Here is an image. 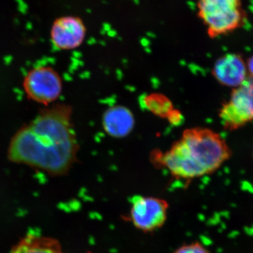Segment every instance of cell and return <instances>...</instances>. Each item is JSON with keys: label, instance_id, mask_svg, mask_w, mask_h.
I'll return each mask as SVG.
<instances>
[{"label": "cell", "instance_id": "obj_1", "mask_svg": "<svg viewBox=\"0 0 253 253\" xmlns=\"http://www.w3.org/2000/svg\"><path fill=\"white\" fill-rule=\"evenodd\" d=\"M79 149L72 106L56 103L42 109L16 131L10 141L7 158L16 164L59 176L68 174L77 162Z\"/></svg>", "mask_w": 253, "mask_h": 253}, {"label": "cell", "instance_id": "obj_2", "mask_svg": "<svg viewBox=\"0 0 253 253\" xmlns=\"http://www.w3.org/2000/svg\"><path fill=\"white\" fill-rule=\"evenodd\" d=\"M232 156L226 139L210 128L194 126L183 131L167 151L151 153V163L176 179L192 180L212 174Z\"/></svg>", "mask_w": 253, "mask_h": 253}, {"label": "cell", "instance_id": "obj_3", "mask_svg": "<svg viewBox=\"0 0 253 253\" xmlns=\"http://www.w3.org/2000/svg\"><path fill=\"white\" fill-rule=\"evenodd\" d=\"M243 0H198V16L211 38L225 36L242 28L246 15Z\"/></svg>", "mask_w": 253, "mask_h": 253}, {"label": "cell", "instance_id": "obj_4", "mask_svg": "<svg viewBox=\"0 0 253 253\" xmlns=\"http://www.w3.org/2000/svg\"><path fill=\"white\" fill-rule=\"evenodd\" d=\"M25 94L31 101L43 106L56 104L63 91L59 73L49 66H38L30 70L23 80Z\"/></svg>", "mask_w": 253, "mask_h": 253}, {"label": "cell", "instance_id": "obj_5", "mask_svg": "<svg viewBox=\"0 0 253 253\" xmlns=\"http://www.w3.org/2000/svg\"><path fill=\"white\" fill-rule=\"evenodd\" d=\"M169 204L156 196H135L131 201L128 219L138 230L153 233L159 230L167 221Z\"/></svg>", "mask_w": 253, "mask_h": 253}, {"label": "cell", "instance_id": "obj_6", "mask_svg": "<svg viewBox=\"0 0 253 253\" xmlns=\"http://www.w3.org/2000/svg\"><path fill=\"white\" fill-rule=\"evenodd\" d=\"M219 118L224 129L237 130L253 121V82L248 80L234 88L230 97L221 106Z\"/></svg>", "mask_w": 253, "mask_h": 253}, {"label": "cell", "instance_id": "obj_7", "mask_svg": "<svg viewBox=\"0 0 253 253\" xmlns=\"http://www.w3.org/2000/svg\"><path fill=\"white\" fill-rule=\"evenodd\" d=\"M86 34V26L81 18L61 16L56 18L51 26L50 40L56 49L70 51L83 44Z\"/></svg>", "mask_w": 253, "mask_h": 253}, {"label": "cell", "instance_id": "obj_8", "mask_svg": "<svg viewBox=\"0 0 253 253\" xmlns=\"http://www.w3.org/2000/svg\"><path fill=\"white\" fill-rule=\"evenodd\" d=\"M213 78L219 84L234 88L242 85L249 79L247 65L237 54H227L216 60L212 69Z\"/></svg>", "mask_w": 253, "mask_h": 253}, {"label": "cell", "instance_id": "obj_9", "mask_svg": "<svg viewBox=\"0 0 253 253\" xmlns=\"http://www.w3.org/2000/svg\"><path fill=\"white\" fill-rule=\"evenodd\" d=\"M135 117L129 108L122 105L111 106L102 115L101 125L108 136L123 139L129 135L135 126Z\"/></svg>", "mask_w": 253, "mask_h": 253}, {"label": "cell", "instance_id": "obj_10", "mask_svg": "<svg viewBox=\"0 0 253 253\" xmlns=\"http://www.w3.org/2000/svg\"><path fill=\"white\" fill-rule=\"evenodd\" d=\"M9 253H65L59 241L47 236L28 235L18 241Z\"/></svg>", "mask_w": 253, "mask_h": 253}, {"label": "cell", "instance_id": "obj_11", "mask_svg": "<svg viewBox=\"0 0 253 253\" xmlns=\"http://www.w3.org/2000/svg\"><path fill=\"white\" fill-rule=\"evenodd\" d=\"M145 108L156 116L167 119L174 109V104L169 97L161 93H151L143 99Z\"/></svg>", "mask_w": 253, "mask_h": 253}, {"label": "cell", "instance_id": "obj_12", "mask_svg": "<svg viewBox=\"0 0 253 253\" xmlns=\"http://www.w3.org/2000/svg\"><path fill=\"white\" fill-rule=\"evenodd\" d=\"M172 253H211V252L199 241H195L190 244L182 245Z\"/></svg>", "mask_w": 253, "mask_h": 253}, {"label": "cell", "instance_id": "obj_13", "mask_svg": "<svg viewBox=\"0 0 253 253\" xmlns=\"http://www.w3.org/2000/svg\"><path fill=\"white\" fill-rule=\"evenodd\" d=\"M183 119H184V118H183L182 114H181L179 110L176 109L173 110L167 118L168 122L174 126L180 125L181 122H182Z\"/></svg>", "mask_w": 253, "mask_h": 253}, {"label": "cell", "instance_id": "obj_14", "mask_svg": "<svg viewBox=\"0 0 253 253\" xmlns=\"http://www.w3.org/2000/svg\"><path fill=\"white\" fill-rule=\"evenodd\" d=\"M246 65H247L249 78L251 79V81L253 82V54L248 59Z\"/></svg>", "mask_w": 253, "mask_h": 253}]
</instances>
